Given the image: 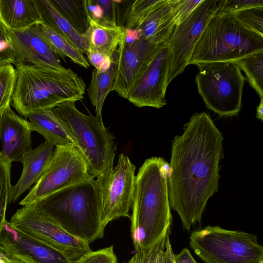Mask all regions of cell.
Wrapping results in <instances>:
<instances>
[{"instance_id":"obj_1","label":"cell","mask_w":263,"mask_h":263,"mask_svg":"<svg viewBox=\"0 0 263 263\" xmlns=\"http://www.w3.org/2000/svg\"><path fill=\"white\" fill-rule=\"evenodd\" d=\"M183 129L172 141L167 183L170 207L189 231L218 192L223 137L205 112L193 115Z\"/></svg>"},{"instance_id":"obj_2","label":"cell","mask_w":263,"mask_h":263,"mask_svg":"<svg viewBox=\"0 0 263 263\" xmlns=\"http://www.w3.org/2000/svg\"><path fill=\"white\" fill-rule=\"evenodd\" d=\"M169 164L161 157L147 159L135 176L131 235L134 255L146 254L171 227L172 216L168 197Z\"/></svg>"},{"instance_id":"obj_3","label":"cell","mask_w":263,"mask_h":263,"mask_svg":"<svg viewBox=\"0 0 263 263\" xmlns=\"http://www.w3.org/2000/svg\"><path fill=\"white\" fill-rule=\"evenodd\" d=\"M15 66L16 81L11 105L26 119L31 113L83 98L86 83L70 68L59 70L24 63Z\"/></svg>"},{"instance_id":"obj_4","label":"cell","mask_w":263,"mask_h":263,"mask_svg":"<svg viewBox=\"0 0 263 263\" xmlns=\"http://www.w3.org/2000/svg\"><path fill=\"white\" fill-rule=\"evenodd\" d=\"M31 204L67 232L89 245L103 236L100 193L94 178Z\"/></svg>"},{"instance_id":"obj_5","label":"cell","mask_w":263,"mask_h":263,"mask_svg":"<svg viewBox=\"0 0 263 263\" xmlns=\"http://www.w3.org/2000/svg\"><path fill=\"white\" fill-rule=\"evenodd\" d=\"M263 51V36L249 29L233 14L217 12L211 17L188 65L234 62Z\"/></svg>"},{"instance_id":"obj_6","label":"cell","mask_w":263,"mask_h":263,"mask_svg":"<svg viewBox=\"0 0 263 263\" xmlns=\"http://www.w3.org/2000/svg\"><path fill=\"white\" fill-rule=\"evenodd\" d=\"M75 103L65 101L53 109L65 122L68 132L86 160L89 174L100 181L114 167L115 138L105 127L102 118L83 114Z\"/></svg>"},{"instance_id":"obj_7","label":"cell","mask_w":263,"mask_h":263,"mask_svg":"<svg viewBox=\"0 0 263 263\" xmlns=\"http://www.w3.org/2000/svg\"><path fill=\"white\" fill-rule=\"evenodd\" d=\"M251 233L208 226L193 232L189 244L205 263H263V247Z\"/></svg>"},{"instance_id":"obj_8","label":"cell","mask_w":263,"mask_h":263,"mask_svg":"<svg viewBox=\"0 0 263 263\" xmlns=\"http://www.w3.org/2000/svg\"><path fill=\"white\" fill-rule=\"evenodd\" d=\"M198 91L206 107L219 117L237 115L242 105L246 78L234 62H214L196 64Z\"/></svg>"},{"instance_id":"obj_9","label":"cell","mask_w":263,"mask_h":263,"mask_svg":"<svg viewBox=\"0 0 263 263\" xmlns=\"http://www.w3.org/2000/svg\"><path fill=\"white\" fill-rule=\"evenodd\" d=\"M92 178L86 160L74 144L57 145L41 178L19 204H30L50 194Z\"/></svg>"},{"instance_id":"obj_10","label":"cell","mask_w":263,"mask_h":263,"mask_svg":"<svg viewBox=\"0 0 263 263\" xmlns=\"http://www.w3.org/2000/svg\"><path fill=\"white\" fill-rule=\"evenodd\" d=\"M219 3L217 0H203L187 18L175 26L167 43V85L188 65L197 43L208 22L218 10Z\"/></svg>"},{"instance_id":"obj_11","label":"cell","mask_w":263,"mask_h":263,"mask_svg":"<svg viewBox=\"0 0 263 263\" xmlns=\"http://www.w3.org/2000/svg\"><path fill=\"white\" fill-rule=\"evenodd\" d=\"M9 222L15 228L59 250L73 261L91 251L89 244L67 232L33 204L17 210Z\"/></svg>"},{"instance_id":"obj_12","label":"cell","mask_w":263,"mask_h":263,"mask_svg":"<svg viewBox=\"0 0 263 263\" xmlns=\"http://www.w3.org/2000/svg\"><path fill=\"white\" fill-rule=\"evenodd\" d=\"M136 167L121 154L116 166L102 180L97 181L100 202V220L105 229L110 221L121 217L129 218L134 190Z\"/></svg>"},{"instance_id":"obj_13","label":"cell","mask_w":263,"mask_h":263,"mask_svg":"<svg viewBox=\"0 0 263 263\" xmlns=\"http://www.w3.org/2000/svg\"><path fill=\"white\" fill-rule=\"evenodd\" d=\"M164 44L151 43L138 35L136 31L125 29L118 48V57L112 90L127 99L136 80Z\"/></svg>"},{"instance_id":"obj_14","label":"cell","mask_w":263,"mask_h":263,"mask_svg":"<svg viewBox=\"0 0 263 263\" xmlns=\"http://www.w3.org/2000/svg\"><path fill=\"white\" fill-rule=\"evenodd\" d=\"M169 66L167 43L157 52L131 88L127 100L138 107L160 108L166 104Z\"/></svg>"},{"instance_id":"obj_15","label":"cell","mask_w":263,"mask_h":263,"mask_svg":"<svg viewBox=\"0 0 263 263\" xmlns=\"http://www.w3.org/2000/svg\"><path fill=\"white\" fill-rule=\"evenodd\" d=\"M0 246L25 263H76L64 253L5 220Z\"/></svg>"},{"instance_id":"obj_16","label":"cell","mask_w":263,"mask_h":263,"mask_svg":"<svg viewBox=\"0 0 263 263\" xmlns=\"http://www.w3.org/2000/svg\"><path fill=\"white\" fill-rule=\"evenodd\" d=\"M7 32L15 51L14 65L24 63L59 70L65 68L37 24L22 31L7 29Z\"/></svg>"},{"instance_id":"obj_17","label":"cell","mask_w":263,"mask_h":263,"mask_svg":"<svg viewBox=\"0 0 263 263\" xmlns=\"http://www.w3.org/2000/svg\"><path fill=\"white\" fill-rule=\"evenodd\" d=\"M31 132L29 122L8 108L0 116V154L11 163L21 162L32 150Z\"/></svg>"},{"instance_id":"obj_18","label":"cell","mask_w":263,"mask_h":263,"mask_svg":"<svg viewBox=\"0 0 263 263\" xmlns=\"http://www.w3.org/2000/svg\"><path fill=\"white\" fill-rule=\"evenodd\" d=\"M53 145L46 141L26 154L21 161L23 165L22 175L9 194L8 202H14L20 196L41 178L54 151Z\"/></svg>"},{"instance_id":"obj_19","label":"cell","mask_w":263,"mask_h":263,"mask_svg":"<svg viewBox=\"0 0 263 263\" xmlns=\"http://www.w3.org/2000/svg\"><path fill=\"white\" fill-rule=\"evenodd\" d=\"M175 27L170 0H161L134 31L151 43L162 45L168 43Z\"/></svg>"},{"instance_id":"obj_20","label":"cell","mask_w":263,"mask_h":263,"mask_svg":"<svg viewBox=\"0 0 263 263\" xmlns=\"http://www.w3.org/2000/svg\"><path fill=\"white\" fill-rule=\"evenodd\" d=\"M27 118L31 132L36 131L42 135L48 143L54 146L67 143L75 144L65 122L53 108L31 113Z\"/></svg>"},{"instance_id":"obj_21","label":"cell","mask_w":263,"mask_h":263,"mask_svg":"<svg viewBox=\"0 0 263 263\" xmlns=\"http://www.w3.org/2000/svg\"><path fill=\"white\" fill-rule=\"evenodd\" d=\"M0 22L8 30L20 31L41 20L33 0H0Z\"/></svg>"},{"instance_id":"obj_22","label":"cell","mask_w":263,"mask_h":263,"mask_svg":"<svg viewBox=\"0 0 263 263\" xmlns=\"http://www.w3.org/2000/svg\"><path fill=\"white\" fill-rule=\"evenodd\" d=\"M41 23L63 36L78 47L83 53L88 48L86 35L79 34L55 10L49 0H33Z\"/></svg>"},{"instance_id":"obj_23","label":"cell","mask_w":263,"mask_h":263,"mask_svg":"<svg viewBox=\"0 0 263 263\" xmlns=\"http://www.w3.org/2000/svg\"><path fill=\"white\" fill-rule=\"evenodd\" d=\"M122 26L107 25L89 17V27L87 34L88 48L112 58L124 35Z\"/></svg>"},{"instance_id":"obj_24","label":"cell","mask_w":263,"mask_h":263,"mask_svg":"<svg viewBox=\"0 0 263 263\" xmlns=\"http://www.w3.org/2000/svg\"><path fill=\"white\" fill-rule=\"evenodd\" d=\"M118 51L114 53L109 68L100 71L95 69L88 89L89 98L95 107L97 116L102 118V110L106 96L112 90L116 75Z\"/></svg>"},{"instance_id":"obj_25","label":"cell","mask_w":263,"mask_h":263,"mask_svg":"<svg viewBox=\"0 0 263 263\" xmlns=\"http://www.w3.org/2000/svg\"><path fill=\"white\" fill-rule=\"evenodd\" d=\"M51 4L80 35H85L89 27L87 0H49Z\"/></svg>"},{"instance_id":"obj_26","label":"cell","mask_w":263,"mask_h":263,"mask_svg":"<svg viewBox=\"0 0 263 263\" xmlns=\"http://www.w3.org/2000/svg\"><path fill=\"white\" fill-rule=\"evenodd\" d=\"M40 30L54 53L65 61L66 57L73 63L88 68L89 64L80 49L65 37L55 32L45 24H37Z\"/></svg>"},{"instance_id":"obj_27","label":"cell","mask_w":263,"mask_h":263,"mask_svg":"<svg viewBox=\"0 0 263 263\" xmlns=\"http://www.w3.org/2000/svg\"><path fill=\"white\" fill-rule=\"evenodd\" d=\"M171 227L144 255L134 256L128 263H175L174 253L170 242Z\"/></svg>"},{"instance_id":"obj_28","label":"cell","mask_w":263,"mask_h":263,"mask_svg":"<svg viewBox=\"0 0 263 263\" xmlns=\"http://www.w3.org/2000/svg\"><path fill=\"white\" fill-rule=\"evenodd\" d=\"M242 70L250 86L263 98V51L247 55L235 62Z\"/></svg>"},{"instance_id":"obj_29","label":"cell","mask_w":263,"mask_h":263,"mask_svg":"<svg viewBox=\"0 0 263 263\" xmlns=\"http://www.w3.org/2000/svg\"><path fill=\"white\" fill-rule=\"evenodd\" d=\"M16 81V69L12 64L0 65V116L10 107Z\"/></svg>"},{"instance_id":"obj_30","label":"cell","mask_w":263,"mask_h":263,"mask_svg":"<svg viewBox=\"0 0 263 263\" xmlns=\"http://www.w3.org/2000/svg\"><path fill=\"white\" fill-rule=\"evenodd\" d=\"M161 0H136L132 1L125 11V25L127 30L134 31L145 16Z\"/></svg>"},{"instance_id":"obj_31","label":"cell","mask_w":263,"mask_h":263,"mask_svg":"<svg viewBox=\"0 0 263 263\" xmlns=\"http://www.w3.org/2000/svg\"><path fill=\"white\" fill-rule=\"evenodd\" d=\"M11 162L0 154V233L5 221V213L11 187L10 168Z\"/></svg>"},{"instance_id":"obj_32","label":"cell","mask_w":263,"mask_h":263,"mask_svg":"<svg viewBox=\"0 0 263 263\" xmlns=\"http://www.w3.org/2000/svg\"><path fill=\"white\" fill-rule=\"evenodd\" d=\"M231 14L247 28L263 36V7L247 8Z\"/></svg>"},{"instance_id":"obj_33","label":"cell","mask_w":263,"mask_h":263,"mask_svg":"<svg viewBox=\"0 0 263 263\" xmlns=\"http://www.w3.org/2000/svg\"><path fill=\"white\" fill-rule=\"evenodd\" d=\"M203 0H170L175 26L184 21Z\"/></svg>"},{"instance_id":"obj_34","label":"cell","mask_w":263,"mask_h":263,"mask_svg":"<svg viewBox=\"0 0 263 263\" xmlns=\"http://www.w3.org/2000/svg\"><path fill=\"white\" fill-rule=\"evenodd\" d=\"M15 51L7 29L0 22V65L15 64Z\"/></svg>"},{"instance_id":"obj_35","label":"cell","mask_w":263,"mask_h":263,"mask_svg":"<svg viewBox=\"0 0 263 263\" xmlns=\"http://www.w3.org/2000/svg\"><path fill=\"white\" fill-rule=\"evenodd\" d=\"M76 263H117L113 246L88 253Z\"/></svg>"},{"instance_id":"obj_36","label":"cell","mask_w":263,"mask_h":263,"mask_svg":"<svg viewBox=\"0 0 263 263\" xmlns=\"http://www.w3.org/2000/svg\"><path fill=\"white\" fill-rule=\"evenodd\" d=\"M263 7L262 0H223L220 1L218 13L231 14L243 9Z\"/></svg>"},{"instance_id":"obj_37","label":"cell","mask_w":263,"mask_h":263,"mask_svg":"<svg viewBox=\"0 0 263 263\" xmlns=\"http://www.w3.org/2000/svg\"><path fill=\"white\" fill-rule=\"evenodd\" d=\"M101 10V17L97 22L111 25H117L118 1L96 0Z\"/></svg>"},{"instance_id":"obj_38","label":"cell","mask_w":263,"mask_h":263,"mask_svg":"<svg viewBox=\"0 0 263 263\" xmlns=\"http://www.w3.org/2000/svg\"><path fill=\"white\" fill-rule=\"evenodd\" d=\"M85 53L87 55V59L89 64H90L95 67L96 70L100 71H104L107 70L112 62V58L110 59L96 50L87 49Z\"/></svg>"},{"instance_id":"obj_39","label":"cell","mask_w":263,"mask_h":263,"mask_svg":"<svg viewBox=\"0 0 263 263\" xmlns=\"http://www.w3.org/2000/svg\"><path fill=\"white\" fill-rule=\"evenodd\" d=\"M175 263H197L187 248H184L178 254H174Z\"/></svg>"},{"instance_id":"obj_40","label":"cell","mask_w":263,"mask_h":263,"mask_svg":"<svg viewBox=\"0 0 263 263\" xmlns=\"http://www.w3.org/2000/svg\"><path fill=\"white\" fill-rule=\"evenodd\" d=\"M0 263H25L0 246Z\"/></svg>"},{"instance_id":"obj_41","label":"cell","mask_w":263,"mask_h":263,"mask_svg":"<svg viewBox=\"0 0 263 263\" xmlns=\"http://www.w3.org/2000/svg\"><path fill=\"white\" fill-rule=\"evenodd\" d=\"M256 118L263 121V98H260V101L256 108Z\"/></svg>"}]
</instances>
